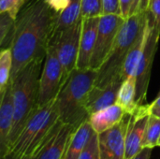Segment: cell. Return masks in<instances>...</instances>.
Listing matches in <instances>:
<instances>
[{
  "instance_id": "obj_36",
  "label": "cell",
  "mask_w": 160,
  "mask_h": 159,
  "mask_svg": "<svg viewBox=\"0 0 160 159\" xmlns=\"http://www.w3.org/2000/svg\"><path fill=\"white\" fill-rule=\"evenodd\" d=\"M158 95H160V91H159V92H158Z\"/></svg>"
},
{
  "instance_id": "obj_3",
  "label": "cell",
  "mask_w": 160,
  "mask_h": 159,
  "mask_svg": "<svg viewBox=\"0 0 160 159\" xmlns=\"http://www.w3.org/2000/svg\"><path fill=\"white\" fill-rule=\"evenodd\" d=\"M43 61L44 59L33 61L10 81L12 84L14 116L8 141V153L13 147L31 113L38 107L39 77Z\"/></svg>"
},
{
  "instance_id": "obj_21",
  "label": "cell",
  "mask_w": 160,
  "mask_h": 159,
  "mask_svg": "<svg viewBox=\"0 0 160 159\" xmlns=\"http://www.w3.org/2000/svg\"><path fill=\"white\" fill-rule=\"evenodd\" d=\"M12 52L9 47H4L0 52V96L5 92L11 76Z\"/></svg>"
},
{
  "instance_id": "obj_30",
  "label": "cell",
  "mask_w": 160,
  "mask_h": 159,
  "mask_svg": "<svg viewBox=\"0 0 160 159\" xmlns=\"http://www.w3.org/2000/svg\"><path fill=\"white\" fill-rule=\"evenodd\" d=\"M45 1L53 11L59 14L69 5L71 0H45Z\"/></svg>"
},
{
  "instance_id": "obj_27",
  "label": "cell",
  "mask_w": 160,
  "mask_h": 159,
  "mask_svg": "<svg viewBox=\"0 0 160 159\" xmlns=\"http://www.w3.org/2000/svg\"><path fill=\"white\" fill-rule=\"evenodd\" d=\"M102 15L105 14H117L121 15L119 0H102Z\"/></svg>"
},
{
  "instance_id": "obj_10",
  "label": "cell",
  "mask_w": 160,
  "mask_h": 159,
  "mask_svg": "<svg viewBox=\"0 0 160 159\" xmlns=\"http://www.w3.org/2000/svg\"><path fill=\"white\" fill-rule=\"evenodd\" d=\"M75 128V127L58 120L33 153L31 159H63L68 141Z\"/></svg>"
},
{
  "instance_id": "obj_19",
  "label": "cell",
  "mask_w": 160,
  "mask_h": 159,
  "mask_svg": "<svg viewBox=\"0 0 160 159\" xmlns=\"http://www.w3.org/2000/svg\"><path fill=\"white\" fill-rule=\"evenodd\" d=\"M136 77L133 75L123 81L118 91L116 103L120 105L128 114H132L138 108L136 102Z\"/></svg>"
},
{
  "instance_id": "obj_12",
  "label": "cell",
  "mask_w": 160,
  "mask_h": 159,
  "mask_svg": "<svg viewBox=\"0 0 160 159\" xmlns=\"http://www.w3.org/2000/svg\"><path fill=\"white\" fill-rule=\"evenodd\" d=\"M149 116L147 104L138 107L137 110L130 114V120L126 134L125 159L133 158L143 149L142 141Z\"/></svg>"
},
{
  "instance_id": "obj_5",
  "label": "cell",
  "mask_w": 160,
  "mask_h": 159,
  "mask_svg": "<svg viewBox=\"0 0 160 159\" xmlns=\"http://www.w3.org/2000/svg\"><path fill=\"white\" fill-rule=\"evenodd\" d=\"M55 99L45 105L38 106L34 110L13 147L8 154H11L16 157H32L39 143L59 120Z\"/></svg>"
},
{
  "instance_id": "obj_33",
  "label": "cell",
  "mask_w": 160,
  "mask_h": 159,
  "mask_svg": "<svg viewBox=\"0 0 160 159\" xmlns=\"http://www.w3.org/2000/svg\"><path fill=\"white\" fill-rule=\"evenodd\" d=\"M152 149L151 148H143L138 155H136L131 159H150Z\"/></svg>"
},
{
  "instance_id": "obj_22",
  "label": "cell",
  "mask_w": 160,
  "mask_h": 159,
  "mask_svg": "<svg viewBox=\"0 0 160 159\" xmlns=\"http://www.w3.org/2000/svg\"><path fill=\"white\" fill-rule=\"evenodd\" d=\"M159 138L160 119L150 115L142 141V148H155L156 146H158Z\"/></svg>"
},
{
  "instance_id": "obj_16",
  "label": "cell",
  "mask_w": 160,
  "mask_h": 159,
  "mask_svg": "<svg viewBox=\"0 0 160 159\" xmlns=\"http://www.w3.org/2000/svg\"><path fill=\"white\" fill-rule=\"evenodd\" d=\"M127 114L125 110L117 103L106 109L92 113L89 116L90 124L98 134H100L117 125Z\"/></svg>"
},
{
  "instance_id": "obj_2",
  "label": "cell",
  "mask_w": 160,
  "mask_h": 159,
  "mask_svg": "<svg viewBox=\"0 0 160 159\" xmlns=\"http://www.w3.org/2000/svg\"><path fill=\"white\" fill-rule=\"evenodd\" d=\"M97 75L98 70L92 68H75L69 74L55 99L61 122L77 127L89 119L85 105Z\"/></svg>"
},
{
  "instance_id": "obj_13",
  "label": "cell",
  "mask_w": 160,
  "mask_h": 159,
  "mask_svg": "<svg viewBox=\"0 0 160 159\" xmlns=\"http://www.w3.org/2000/svg\"><path fill=\"white\" fill-rule=\"evenodd\" d=\"M100 17L82 18V26L80 39V50L76 68H90V62L97 40Z\"/></svg>"
},
{
  "instance_id": "obj_23",
  "label": "cell",
  "mask_w": 160,
  "mask_h": 159,
  "mask_svg": "<svg viewBox=\"0 0 160 159\" xmlns=\"http://www.w3.org/2000/svg\"><path fill=\"white\" fill-rule=\"evenodd\" d=\"M15 19H13L8 13H0V45H4L8 42V38L13 30L15 24Z\"/></svg>"
},
{
  "instance_id": "obj_34",
  "label": "cell",
  "mask_w": 160,
  "mask_h": 159,
  "mask_svg": "<svg viewBox=\"0 0 160 159\" xmlns=\"http://www.w3.org/2000/svg\"><path fill=\"white\" fill-rule=\"evenodd\" d=\"M1 159H31V157L24 156V157H14V156L11 155V154H7L3 158Z\"/></svg>"
},
{
  "instance_id": "obj_1",
  "label": "cell",
  "mask_w": 160,
  "mask_h": 159,
  "mask_svg": "<svg viewBox=\"0 0 160 159\" xmlns=\"http://www.w3.org/2000/svg\"><path fill=\"white\" fill-rule=\"evenodd\" d=\"M57 16L45 0H26L8 42L13 62L10 81L33 61L45 59Z\"/></svg>"
},
{
  "instance_id": "obj_11",
  "label": "cell",
  "mask_w": 160,
  "mask_h": 159,
  "mask_svg": "<svg viewBox=\"0 0 160 159\" xmlns=\"http://www.w3.org/2000/svg\"><path fill=\"white\" fill-rule=\"evenodd\" d=\"M130 120V114L125 117L113 127L98 134L99 159H125L126 134Z\"/></svg>"
},
{
  "instance_id": "obj_31",
  "label": "cell",
  "mask_w": 160,
  "mask_h": 159,
  "mask_svg": "<svg viewBox=\"0 0 160 159\" xmlns=\"http://www.w3.org/2000/svg\"><path fill=\"white\" fill-rule=\"evenodd\" d=\"M147 110L150 115L160 119V95L150 104H147Z\"/></svg>"
},
{
  "instance_id": "obj_26",
  "label": "cell",
  "mask_w": 160,
  "mask_h": 159,
  "mask_svg": "<svg viewBox=\"0 0 160 159\" xmlns=\"http://www.w3.org/2000/svg\"><path fill=\"white\" fill-rule=\"evenodd\" d=\"M26 0H0V13L7 12L16 20Z\"/></svg>"
},
{
  "instance_id": "obj_9",
  "label": "cell",
  "mask_w": 160,
  "mask_h": 159,
  "mask_svg": "<svg viewBox=\"0 0 160 159\" xmlns=\"http://www.w3.org/2000/svg\"><path fill=\"white\" fill-rule=\"evenodd\" d=\"M125 20V18L117 14H105L100 16L90 68L98 70L102 66L112 49Z\"/></svg>"
},
{
  "instance_id": "obj_4",
  "label": "cell",
  "mask_w": 160,
  "mask_h": 159,
  "mask_svg": "<svg viewBox=\"0 0 160 159\" xmlns=\"http://www.w3.org/2000/svg\"><path fill=\"white\" fill-rule=\"evenodd\" d=\"M147 11L127 18L117 35L111 52L98 70L95 86L105 87L114 81H122V70L127 57L144 28Z\"/></svg>"
},
{
  "instance_id": "obj_15",
  "label": "cell",
  "mask_w": 160,
  "mask_h": 159,
  "mask_svg": "<svg viewBox=\"0 0 160 159\" xmlns=\"http://www.w3.org/2000/svg\"><path fill=\"white\" fill-rule=\"evenodd\" d=\"M122 82V81L118 80L111 82L105 87L94 86L92 88L88 95L85 105L89 116L94 112L116 104L118 91Z\"/></svg>"
},
{
  "instance_id": "obj_25",
  "label": "cell",
  "mask_w": 160,
  "mask_h": 159,
  "mask_svg": "<svg viewBox=\"0 0 160 159\" xmlns=\"http://www.w3.org/2000/svg\"><path fill=\"white\" fill-rule=\"evenodd\" d=\"M79 159H99L98 134L97 132L89 139Z\"/></svg>"
},
{
  "instance_id": "obj_7",
  "label": "cell",
  "mask_w": 160,
  "mask_h": 159,
  "mask_svg": "<svg viewBox=\"0 0 160 159\" xmlns=\"http://www.w3.org/2000/svg\"><path fill=\"white\" fill-rule=\"evenodd\" d=\"M82 26V19L72 26L52 34L48 44L55 50L56 55L63 66L66 81L77 66Z\"/></svg>"
},
{
  "instance_id": "obj_6",
  "label": "cell",
  "mask_w": 160,
  "mask_h": 159,
  "mask_svg": "<svg viewBox=\"0 0 160 159\" xmlns=\"http://www.w3.org/2000/svg\"><path fill=\"white\" fill-rule=\"evenodd\" d=\"M147 26H148V34H147L146 43L142 54L141 56L140 62L138 64L137 70L135 72L136 86H137L136 102L138 107L147 104L146 97H147V91L151 79L152 67H153L156 52L158 48V41L160 37V34L155 24V19L148 10H147Z\"/></svg>"
},
{
  "instance_id": "obj_8",
  "label": "cell",
  "mask_w": 160,
  "mask_h": 159,
  "mask_svg": "<svg viewBox=\"0 0 160 159\" xmlns=\"http://www.w3.org/2000/svg\"><path fill=\"white\" fill-rule=\"evenodd\" d=\"M66 82L64 68L52 46L48 45L44 66L39 77L38 106H42L56 98Z\"/></svg>"
},
{
  "instance_id": "obj_35",
  "label": "cell",
  "mask_w": 160,
  "mask_h": 159,
  "mask_svg": "<svg viewBox=\"0 0 160 159\" xmlns=\"http://www.w3.org/2000/svg\"><path fill=\"white\" fill-rule=\"evenodd\" d=\"M158 146H159L160 147V138H159V140H158Z\"/></svg>"
},
{
  "instance_id": "obj_32",
  "label": "cell",
  "mask_w": 160,
  "mask_h": 159,
  "mask_svg": "<svg viewBox=\"0 0 160 159\" xmlns=\"http://www.w3.org/2000/svg\"><path fill=\"white\" fill-rule=\"evenodd\" d=\"M133 0H119L120 3V11H121V16L125 19L129 17L131 6H132Z\"/></svg>"
},
{
  "instance_id": "obj_28",
  "label": "cell",
  "mask_w": 160,
  "mask_h": 159,
  "mask_svg": "<svg viewBox=\"0 0 160 159\" xmlns=\"http://www.w3.org/2000/svg\"><path fill=\"white\" fill-rule=\"evenodd\" d=\"M147 10L153 15L156 27L160 34V0H150Z\"/></svg>"
},
{
  "instance_id": "obj_29",
  "label": "cell",
  "mask_w": 160,
  "mask_h": 159,
  "mask_svg": "<svg viewBox=\"0 0 160 159\" xmlns=\"http://www.w3.org/2000/svg\"><path fill=\"white\" fill-rule=\"evenodd\" d=\"M150 0H133L129 16H132L138 12H145L148 9Z\"/></svg>"
},
{
  "instance_id": "obj_18",
  "label": "cell",
  "mask_w": 160,
  "mask_h": 159,
  "mask_svg": "<svg viewBox=\"0 0 160 159\" xmlns=\"http://www.w3.org/2000/svg\"><path fill=\"white\" fill-rule=\"evenodd\" d=\"M147 34H148V26H147V20H146V24L142 31L141 32L138 39L136 40L134 46L132 47L131 51L129 52L127 60L124 64L123 70H122V80L125 81L127 78L130 76H135V72L137 70L138 64L140 62L141 56L142 54L146 39H147Z\"/></svg>"
},
{
  "instance_id": "obj_17",
  "label": "cell",
  "mask_w": 160,
  "mask_h": 159,
  "mask_svg": "<svg viewBox=\"0 0 160 159\" xmlns=\"http://www.w3.org/2000/svg\"><path fill=\"white\" fill-rule=\"evenodd\" d=\"M95 133L89 119L82 122L72 132L63 159H79L89 139Z\"/></svg>"
},
{
  "instance_id": "obj_14",
  "label": "cell",
  "mask_w": 160,
  "mask_h": 159,
  "mask_svg": "<svg viewBox=\"0 0 160 159\" xmlns=\"http://www.w3.org/2000/svg\"><path fill=\"white\" fill-rule=\"evenodd\" d=\"M0 155L1 158H3L8 154V141L12 128L14 116L11 82H8L5 92L0 96Z\"/></svg>"
},
{
  "instance_id": "obj_24",
  "label": "cell",
  "mask_w": 160,
  "mask_h": 159,
  "mask_svg": "<svg viewBox=\"0 0 160 159\" xmlns=\"http://www.w3.org/2000/svg\"><path fill=\"white\" fill-rule=\"evenodd\" d=\"M102 0H82V17H100L102 15Z\"/></svg>"
},
{
  "instance_id": "obj_20",
  "label": "cell",
  "mask_w": 160,
  "mask_h": 159,
  "mask_svg": "<svg viewBox=\"0 0 160 159\" xmlns=\"http://www.w3.org/2000/svg\"><path fill=\"white\" fill-rule=\"evenodd\" d=\"M82 19V0H71L69 5L58 14L52 34L72 26Z\"/></svg>"
}]
</instances>
